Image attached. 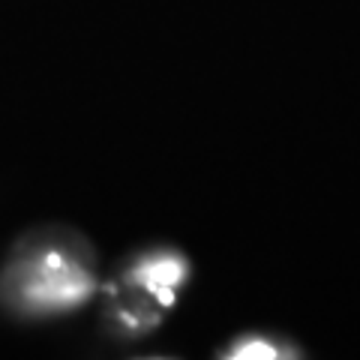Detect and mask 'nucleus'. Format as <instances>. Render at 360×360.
Segmentation results:
<instances>
[{"label": "nucleus", "instance_id": "1", "mask_svg": "<svg viewBox=\"0 0 360 360\" xmlns=\"http://www.w3.org/2000/svg\"><path fill=\"white\" fill-rule=\"evenodd\" d=\"M90 291H94V279L84 270H78L72 262H66L58 252H49L27 270V283L21 288V295L33 307L60 309V307L82 303Z\"/></svg>", "mask_w": 360, "mask_h": 360}, {"label": "nucleus", "instance_id": "2", "mask_svg": "<svg viewBox=\"0 0 360 360\" xmlns=\"http://www.w3.org/2000/svg\"><path fill=\"white\" fill-rule=\"evenodd\" d=\"M186 276V264L180 262L174 255H156V258H148V262H141V267L135 270V279L144 283L150 291L160 295L162 303L172 307L174 303V285L184 283Z\"/></svg>", "mask_w": 360, "mask_h": 360}, {"label": "nucleus", "instance_id": "3", "mask_svg": "<svg viewBox=\"0 0 360 360\" xmlns=\"http://www.w3.org/2000/svg\"><path fill=\"white\" fill-rule=\"evenodd\" d=\"M229 357H234V360H274V357H279V352L270 342H262V340H250V342H243V345H238L234 352L229 354Z\"/></svg>", "mask_w": 360, "mask_h": 360}]
</instances>
